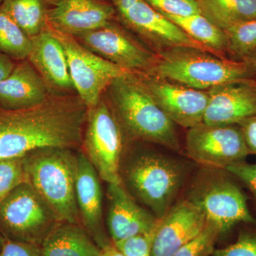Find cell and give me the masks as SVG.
I'll return each mask as SVG.
<instances>
[{
	"label": "cell",
	"instance_id": "obj_1",
	"mask_svg": "<svg viewBox=\"0 0 256 256\" xmlns=\"http://www.w3.org/2000/svg\"><path fill=\"white\" fill-rule=\"evenodd\" d=\"M88 110L77 94H50L34 107L5 110L0 159L23 158L43 148L82 146Z\"/></svg>",
	"mask_w": 256,
	"mask_h": 256
},
{
	"label": "cell",
	"instance_id": "obj_2",
	"mask_svg": "<svg viewBox=\"0 0 256 256\" xmlns=\"http://www.w3.org/2000/svg\"><path fill=\"white\" fill-rule=\"evenodd\" d=\"M104 95L126 138L180 150L176 124L156 106L136 74L114 79Z\"/></svg>",
	"mask_w": 256,
	"mask_h": 256
},
{
	"label": "cell",
	"instance_id": "obj_3",
	"mask_svg": "<svg viewBox=\"0 0 256 256\" xmlns=\"http://www.w3.org/2000/svg\"><path fill=\"white\" fill-rule=\"evenodd\" d=\"M150 74L200 90L230 84H256V65L248 60H236L207 50L176 47L158 53Z\"/></svg>",
	"mask_w": 256,
	"mask_h": 256
},
{
	"label": "cell",
	"instance_id": "obj_4",
	"mask_svg": "<svg viewBox=\"0 0 256 256\" xmlns=\"http://www.w3.org/2000/svg\"><path fill=\"white\" fill-rule=\"evenodd\" d=\"M24 158L28 182L58 222L80 225L76 196L77 154L68 148H48L32 151Z\"/></svg>",
	"mask_w": 256,
	"mask_h": 256
},
{
	"label": "cell",
	"instance_id": "obj_5",
	"mask_svg": "<svg viewBox=\"0 0 256 256\" xmlns=\"http://www.w3.org/2000/svg\"><path fill=\"white\" fill-rule=\"evenodd\" d=\"M129 159L124 181L134 196L161 220L186 181L188 164L152 149L134 152Z\"/></svg>",
	"mask_w": 256,
	"mask_h": 256
},
{
	"label": "cell",
	"instance_id": "obj_6",
	"mask_svg": "<svg viewBox=\"0 0 256 256\" xmlns=\"http://www.w3.org/2000/svg\"><path fill=\"white\" fill-rule=\"evenodd\" d=\"M238 182L227 170L205 166L194 178L186 194L188 201L218 226L222 236L240 224H256L247 195Z\"/></svg>",
	"mask_w": 256,
	"mask_h": 256
},
{
	"label": "cell",
	"instance_id": "obj_7",
	"mask_svg": "<svg viewBox=\"0 0 256 256\" xmlns=\"http://www.w3.org/2000/svg\"><path fill=\"white\" fill-rule=\"evenodd\" d=\"M126 134L104 94L88 110L82 136L84 154L106 182L122 183L120 160Z\"/></svg>",
	"mask_w": 256,
	"mask_h": 256
},
{
	"label": "cell",
	"instance_id": "obj_8",
	"mask_svg": "<svg viewBox=\"0 0 256 256\" xmlns=\"http://www.w3.org/2000/svg\"><path fill=\"white\" fill-rule=\"evenodd\" d=\"M58 223L53 210L28 182L0 204V234L4 238L40 246Z\"/></svg>",
	"mask_w": 256,
	"mask_h": 256
},
{
	"label": "cell",
	"instance_id": "obj_9",
	"mask_svg": "<svg viewBox=\"0 0 256 256\" xmlns=\"http://www.w3.org/2000/svg\"><path fill=\"white\" fill-rule=\"evenodd\" d=\"M111 2L120 22L156 53L176 47H192L213 53L152 8L144 0Z\"/></svg>",
	"mask_w": 256,
	"mask_h": 256
},
{
	"label": "cell",
	"instance_id": "obj_10",
	"mask_svg": "<svg viewBox=\"0 0 256 256\" xmlns=\"http://www.w3.org/2000/svg\"><path fill=\"white\" fill-rule=\"evenodd\" d=\"M74 37L96 54L132 73H148L158 60V54L124 28L117 18Z\"/></svg>",
	"mask_w": 256,
	"mask_h": 256
},
{
	"label": "cell",
	"instance_id": "obj_11",
	"mask_svg": "<svg viewBox=\"0 0 256 256\" xmlns=\"http://www.w3.org/2000/svg\"><path fill=\"white\" fill-rule=\"evenodd\" d=\"M46 28L64 47L76 92L88 108L98 102L114 79L132 73L96 54L74 36Z\"/></svg>",
	"mask_w": 256,
	"mask_h": 256
},
{
	"label": "cell",
	"instance_id": "obj_12",
	"mask_svg": "<svg viewBox=\"0 0 256 256\" xmlns=\"http://www.w3.org/2000/svg\"><path fill=\"white\" fill-rule=\"evenodd\" d=\"M185 150L190 159L208 168L226 170L250 156L238 124H202L188 130Z\"/></svg>",
	"mask_w": 256,
	"mask_h": 256
},
{
	"label": "cell",
	"instance_id": "obj_13",
	"mask_svg": "<svg viewBox=\"0 0 256 256\" xmlns=\"http://www.w3.org/2000/svg\"><path fill=\"white\" fill-rule=\"evenodd\" d=\"M134 74L156 106L176 126L188 130L203 122L210 98L208 90L150 74Z\"/></svg>",
	"mask_w": 256,
	"mask_h": 256
},
{
	"label": "cell",
	"instance_id": "obj_14",
	"mask_svg": "<svg viewBox=\"0 0 256 256\" xmlns=\"http://www.w3.org/2000/svg\"><path fill=\"white\" fill-rule=\"evenodd\" d=\"M117 18L111 0H48L46 26L77 36Z\"/></svg>",
	"mask_w": 256,
	"mask_h": 256
},
{
	"label": "cell",
	"instance_id": "obj_15",
	"mask_svg": "<svg viewBox=\"0 0 256 256\" xmlns=\"http://www.w3.org/2000/svg\"><path fill=\"white\" fill-rule=\"evenodd\" d=\"M206 222V216L200 208L186 200H182L159 220L151 256H172L201 233Z\"/></svg>",
	"mask_w": 256,
	"mask_h": 256
},
{
	"label": "cell",
	"instance_id": "obj_16",
	"mask_svg": "<svg viewBox=\"0 0 256 256\" xmlns=\"http://www.w3.org/2000/svg\"><path fill=\"white\" fill-rule=\"evenodd\" d=\"M76 196L82 226L101 249L112 244L102 220V190L98 174L84 152L77 154Z\"/></svg>",
	"mask_w": 256,
	"mask_h": 256
},
{
	"label": "cell",
	"instance_id": "obj_17",
	"mask_svg": "<svg viewBox=\"0 0 256 256\" xmlns=\"http://www.w3.org/2000/svg\"><path fill=\"white\" fill-rule=\"evenodd\" d=\"M28 60L41 76L50 94H76L64 47L48 28L32 37Z\"/></svg>",
	"mask_w": 256,
	"mask_h": 256
},
{
	"label": "cell",
	"instance_id": "obj_18",
	"mask_svg": "<svg viewBox=\"0 0 256 256\" xmlns=\"http://www.w3.org/2000/svg\"><path fill=\"white\" fill-rule=\"evenodd\" d=\"M204 124H238L256 114V84L230 82L208 89Z\"/></svg>",
	"mask_w": 256,
	"mask_h": 256
},
{
	"label": "cell",
	"instance_id": "obj_19",
	"mask_svg": "<svg viewBox=\"0 0 256 256\" xmlns=\"http://www.w3.org/2000/svg\"><path fill=\"white\" fill-rule=\"evenodd\" d=\"M107 224L112 242L154 230L159 220L140 206L122 184H110L108 190Z\"/></svg>",
	"mask_w": 256,
	"mask_h": 256
},
{
	"label": "cell",
	"instance_id": "obj_20",
	"mask_svg": "<svg viewBox=\"0 0 256 256\" xmlns=\"http://www.w3.org/2000/svg\"><path fill=\"white\" fill-rule=\"evenodd\" d=\"M50 95L41 76L28 60H20L9 76L0 82V105L4 110L34 107Z\"/></svg>",
	"mask_w": 256,
	"mask_h": 256
},
{
	"label": "cell",
	"instance_id": "obj_21",
	"mask_svg": "<svg viewBox=\"0 0 256 256\" xmlns=\"http://www.w3.org/2000/svg\"><path fill=\"white\" fill-rule=\"evenodd\" d=\"M42 256H100L102 249L80 224L58 223L44 239Z\"/></svg>",
	"mask_w": 256,
	"mask_h": 256
},
{
	"label": "cell",
	"instance_id": "obj_22",
	"mask_svg": "<svg viewBox=\"0 0 256 256\" xmlns=\"http://www.w3.org/2000/svg\"><path fill=\"white\" fill-rule=\"evenodd\" d=\"M216 55L228 58V42L226 34L202 14L188 16L162 14Z\"/></svg>",
	"mask_w": 256,
	"mask_h": 256
},
{
	"label": "cell",
	"instance_id": "obj_23",
	"mask_svg": "<svg viewBox=\"0 0 256 256\" xmlns=\"http://www.w3.org/2000/svg\"><path fill=\"white\" fill-rule=\"evenodd\" d=\"M202 15L222 30L256 20V0H196Z\"/></svg>",
	"mask_w": 256,
	"mask_h": 256
},
{
	"label": "cell",
	"instance_id": "obj_24",
	"mask_svg": "<svg viewBox=\"0 0 256 256\" xmlns=\"http://www.w3.org/2000/svg\"><path fill=\"white\" fill-rule=\"evenodd\" d=\"M0 6L31 38L46 28L48 0H3Z\"/></svg>",
	"mask_w": 256,
	"mask_h": 256
},
{
	"label": "cell",
	"instance_id": "obj_25",
	"mask_svg": "<svg viewBox=\"0 0 256 256\" xmlns=\"http://www.w3.org/2000/svg\"><path fill=\"white\" fill-rule=\"evenodd\" d=\"M32 38L0 6V52L12 60H28Z\"/></svg>",
	"mask_w": 256,
	"mask_h": 256
},
{
	"label": "cell",
	"instance_id": "obj_26",
	"mask_svg": "<svg viewBox=\"0 0 256 256\" xmlns=\"http://www.w3.org/2000/svg\"><path fill=\"white\" fill-rule=\"evenodd\" d=\"M224 31L228 38L230 60H244L256 50V20L238 24Z\"/></svg>",
	"mask_w": 256,
	"mask_h": 256
},
{
	"label": "cell",
	"instance_id": "obj_27",
	"mask_svg": "<svg viewBox=\"0 0 256 256\" xmlns=\"http://www.w3.org/2000/svg\"><path fill=\"white\" fill-rule=\"evenodd\" d=\"M222 232L216 224L207 220L201 233L173 254L172 256H210L215 250Z\"/></svg>",
	"mask_w": 256,
	"mask_h": 256
},
{
	"label": "cell",
	"instance_id": "obj_28",
	"mask_svg": "<svg viewBox=\"0 0 256 256\" xmlns=\"http://www.w3.org/2000/svg\"><path fill=\"white\" fill-rule=\"evenodd\" d=\"M26 182L24 156L0 159V204L14 188Z\"/></svg>",
	"mask_w": 256,
	"mask_h": 256
},
{
	"label": "cell",
	"instance_id": "obj_29",
	"mask_svg": "<svg viewBox=\"0 0 256 256\" xmlns=\"http://www.w3.org/2000/svg\"><path fill=\"white\" fill-rule=\"evenodd\" d=\"M235 242L215 248L212 256H256V224H244Z\"/></svg>",
	"mask_w": 256,
	"mask_h": 256
},
{
	"label": "cell",
	"instance_id": "obj_30",
	"mask_svg": "<svg viewBox=\"0 0 256 256\" xmlns=\"http://www.w3.org/2000/svg\"><path fill=\"white\" fill-rule=\"evenodd\" d=\"M162 14L188 16L202 14L196 0H144Z\"/></svg>",
	"mask_w": 256,
	"mask_h": 256
},
{
	"label": "cell",
	"instance_id": "obj_31",
	"mask_svg": "<svg viewBox=\"0 0 256 256\" xmlns=\"http://www.w3.org/2000/svg\"><path fill=\"white\" fill-rule=\"evenodd\" d=\"M156 228L149 233L139 234L112 244L124 256H151Z\"/></svg>",
	"mask_w": 256,
	"mask_h": 256
},
{
	"label": "cell",
	"instance_id": "obj_32",
	"mask_svg": "<svg viewBox=\"0 0 256 256\" xmlns=\"http://www.w3.org/2000/svg\"><path fill=\"white\" fill-rule=\"evenodd\" d=\"M242 182L252 194L256 202V164L246 162L229 166L226 169Z\"/></svg>",
	"mask_w": 256,
	"mask_h": 256
},
{
	"label": "cell",
	"instance_id": "obj_33",
	"mask_svg": "<svg viewBox=\"0 0 256 256\" xmlns=\"http://www.w3.org/2000/svg\"><path fill=\"white\" fill-rule=\"evenodd\" d=\"M4 238V237H3ZM0 256H42L40 246L3 238Z\"/></svg>",
	"mask_w": 256,
	"mask_h": 256
},
{
	"label": "cell",
	"instance_id": "obj_34",
	"mask_svg": "<svg viewBox=\"0 0 256 256\" xmlns=\"http://www.w3.org/2000/svg\"><path fill=\"white\" fill-rule=\"evenodd\" d=\"M250 154L256 156V114L238 124Z\"/></svg>",
	"mask_w": 256,
	"mask_h": 256
},
{
	"label": "cell",
	"instance_id": "obj_35",
	"mask_svg": "<svg viewBox=\"0 0 256 256\" xmlns=\"http://www.w3.org/2000/svg\"><path fill=\"white\" fill-rule=\"evenodd\" d=\"M16 64L12 58L0 52V82L8 78L12 72Z\"/></svg>",
	"mask_w": 256,
	"mask_h": 256
},
{
	"label": "cell",
	"instance_id": "obj_36",
	"mask_svg": "<svg viewBox=\"0 0 256 256\" xmlns=\"http://www.w3.org/2000/svg\"><path fill=\"white\" fill-rule=\"evenodd\" d=\"M100 256H124L122 252H119L114 244L102 249V252H101Z\"/></svg>",
	"mask_w": 256,
	"mask_h": 256
},
{
	"label": "cell",
	"instance_id": "obj_37",
	"mask_svg": "<svg viewBox=\"0 0 256 256\" xmlns=\"http://www.w3.org/2000/svg\"><path fill=\"white\" fill-rule=\"evenodd\" d=\"M5 110H0V142H1L2 136L3 128H4Z\"/></svg>",
	"mask_w": 256,
	"mask_h": 256
},
{
	"label": "cell",
	"instance_id": "obj_38",
	"mask_svg": "<svg viewBox=\"0 0 256 256\" xmlns=\"http://www.w3.org/2000/svg\"><path fill=\"white\" fill-rule=\"evenodd\" d=\"M244 60H250V62H252V63L255 64L256 65V50H254V52H252V53L248 56L247 57H246Z\"/></svg>",
	"mask_w": 256,
	"mask_h": 256
},
{
	"label": "cell",
	"instance_id": "obj_39",
	"mask_svg": "<svg viewBox=\"0 0 256 256\" xmlns=\"http://www.w3.org/2000/svg\"><path fill=\"white\" fill-rule=\"evenodd\" d=\"M3 236H2V234H0V250H1L2 244L3 242Z\"/></svg>",
	"mask_w": 256,
	"mask_h": 256
},
{
	"label": "cell",
	"instance_id": "obj_40",
	"mask_svg": "<svg viewBox=\"0 0 256 256\" xmlns=\"http://www.w3.org/2000/svg\"><path fill=\"white\" fill-rule=\"evenodd\" d=\"M3 0H0V5H1L2 2Z\"/></svg>",
	"mask_w": 256,
	"mask_h": 256
}]
</instances>
